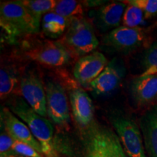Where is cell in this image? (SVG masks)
<instances>
[{"label": "cell", "instance_id": "cell-16", "mask_svg": "<svg viewBox=\"0 0 157 157\" xmlns=\"http://www.w3.org/2000/svg\"><path fill=\"white\" fill-rule=\"evenodd\" d=\"M140 124L145 149L149 157H157V103L143 113Z\"/></svg>", "mask_w": 157, "mask_h": 157}, {"label": "cell", "instance_id": "cell-20", "mask_svg": "<svg viewBox=\"0 0 157 157\" xmlns=\"http://www.w3.org/2000/svg\"><path fill=\"white\" fill-rule=\"evenodd\" d=\"M52 12L67 18H73L82 16L83 7L82 4L77 1L61 0L58 1V3Z\"/></svg>", "mask_w": 157, "mask_h": 157}, {"label": "cell", "instance_id": "cell-8", "mask_svg": "<svg viewBox=\"0 0 157 157\" xmlns=\"http://www.w3.org/2000/svg\"><path fill=\"white\" fill-rule=\"evenodd\" d=\"M25 56L44 66L59 67L69 62L71 52L60 42L46 41L27 51Z\"/></svg>", "mask_w": 157, "mask_h": 157}, {"label": "cell", "instance_id": "cell-23", "mask_svg": "<svg viewBox=\"0 0 157 157\" xmlns=\"http://www.w3.org/2000/svg\"><path fill=\"white\" fill-rule=\"evenodd\" d=\"M124 2L139 7L144 13L146 19L157 15V0H129Z\"/></svg>", "mask_w": 157, "mask_h": 157}, {"label": "cell", "instance_id": "cell-6", "mask_svg": "<svg viewBox=\"0 0 157 157\" xmlns=\"http://www.w3.org/2000/svg\"><path fill=\"white\" fill-rule=\"evenodd\" d=\"M48 116L60 127L67 126L70 121V110L67 95L58 82L48 81L45 85Z\"/></svg>", "mask_w": 157, "mask_h": 157}, {"label": "cell", "instance_id": "cell-9", "mask_svg": "<svg viewBox=\"0 0 157 157\" xmlns=\"http://www.w3.org/2000/svg\"><path fill=\"white\" fill-rule=\"evenodd\" d=\"M145 39L146 31L144 29L119 26L104 36L103 43L119 52H127L140 47Z\"/></svg>", "mask_w": 157, "mask_h": 157}, {"label": "cell", "instance_id": "cell-10", "mask_svg": "<svg viewBox=\"0 0 157 157\" xmlns=\"http://www.w3.org/2000/svg\"><path fill=\"white\" fill-rule=\"evenodd\" d=\"M108 65L103 54L93 52L82 56L76 63L74 68L75 79L83 87H87L98 77Z\"/></svg>", "mask_w": 157, "mask_h": 157}, {"label": "cell", "instance_id": "cell-5", "mask_svg": "<svg viewBox=\"0 0 157 157\" xmlns=\"http://www.w3.org/2000/svg\"><path fill=\"white\" fill-rule=\"evenodd\" d=\"M111 121L127 156L146 157L142 135L136 124L124 117H113Z\"/></svg>", "mask_w": 157, "mask_h": 157}, {"label": "cell", "instance_id": "cell-18", "mask_svg": "<svg viewBox=\"0 0 157 157\" xmlns=\"http://www.w3.org/2000/svg\"><path fill=\"white\" fill-rule=\"evenodd\" d=\"M18 85V77L12 68L2 67L0 71V97L5 99L13 93Z\"/></svg>", "mask_w": 157, "mask_h": 157}, {"label": "cell", "instance_id": "cell-19", "mask_svg": "<svg viewBox=\"0 0 157 157\" xmlns=\"http://www.w3.org/2000/svg\"><path fill=\"white\" fill-rule=\"evenodd\" d=\"M31 14L39 21L42 22V19L44 15L48 14L53 10L58 3L55 0H23L22 1Z\"/></svg>", "mask_w": 157, "mask_h": 157}, {"label": "cell", "instance_id": "cell-22", "mask_svg": "<svg viewBox=\"0 0 157 157\" xmlns=\"http://www.w3.org/2000/svg\"><path fill=\"white\" fill-rule=\"evenodd\" d=\"M142 63L143 73L141 75L157 74V42L146 51Z\"/></svg>", "mask_w": 157, "mask_h": 157}, {"label": "cell", "instance_id": "cell-4", "mask_svg": "<svg viewBox=\"0 0 157 157\" xmlns=\"http://www.w3.org/2000/svg\"><path fill=\"white\" fill-rule=\"evenodd\" d=\"M65 46L76 56H86L98 48L99 41L93 25L83 17H73L63 38Z\"/></svg>", "mask_w": 157, "mask_h": 157}, {"label": "cell", "instance_id": "cell-14", "mask_svg": "<svg viewBox=\"0 0 157 157\" xmlns=\"http://www.w3.org/2000/svg\"><path fill=\"white\" fill-rule=\"evenodd\" d=\"M131 95L135 103L146 106L157 101V74L140 75L130 83Z\"/></svg>", "mask_w": 157, "mask_h": 157}, {"label": "cell", "instance_id": "cell-1", "mask_svg": "<svg viewBox=\"0 0 157 157\" xmlns=\"http://www.w3.org/2000/svg\"><path fill=\"white\" fill-rule=\"evenodd\" d=\"M0 24L9 38L36 34L41 22L31 14L22 1L2 2L0 5Z\"/></svg>", "mask_w": 157, "mask_h": 157}, {"label": "cell", "instance_id": "cell-13", "mask_svg": "<svg viewBox=\"0 0 157 157\" xmlns=\"http://www.w3.org/2000/svg\"><path fill=\"white\" fill-rule=\"evenodd\" d=\"M124 73V67L117 58H113L90 87L97 95H106L119 87Z\"/></svg>", "mask_w": 157, "mask_h": 157}, {"label": "cell", "instance_id": "cell-21", "mask_svg": "<svg viewBox=\"0 0 157 157\" xmlns=\"http://www.w3.org/2000/svg\"><path fill=\"white\" fill-rule=\"evenodd\" d=\"M145 15L143 12L136 6L128 5L125 9L122 17L123 26L137 28L144 23Z\"/></svg>", "mask_w": 157, "mask_h": 157}, {"label": "cell", "instance_id": "cell-2", "mask_svg": "<svg viewBox=\"0 0 157 157\" xmlns=\"http://www.w3.org/2000/svg\"><path fill=\"white\" fill-rule=\"evenodd\" d=\"M11 111L24 121L40 143L45 157H56L54 146V129L52 123L38 114L23 98H17L10 105Z\"/></svg>", "mask_w": 157, "mask_h": 157}, {"label": "cell", "instance_id": "cell-24", "mask_svg": "<svg viewBox=\"0 0 157 157\" xmlns=\"http://www.w3.org/2000/svg\"><path fill=\"white\" fill-rule=\"evenodd\" d=\"M12 151L25 157H45L44 155L40 154L29 145L15 140L12 147Z\"/></svg>", "mask_w": 157, "mask_h": 157}, {"label": "cell", "instance_id": "cell-15", "mask_svg": "<svg viewBox=\"0 0 157 157\" xmlns=\"http://www.w3.org/2000/svg\"><path fill=\"white\" fill-rule=\"evenodd\" d=\"M127 3L115 2L105 5L95 12L93 21L96 26L101 31H107L119 27Z\"/></svg>", "mask_w": 157, "mask_h": 157}, {"label": "cell", "instance_id": "cell-17", "mask_svg": "<svg viewBox=\"0 0 157 157\" xmlns=\"http://www.w3.org/2000/svg\"><path fill=\"white\" fill-rule=\"evenodd\" d=\"M71 19L50 12L44 15L42 19L41 26L43 34L51 39L58 38L67 31Z\"/></svg>", "mask_w": 157, "mask_h": 157}, {"label": "cell", "instance_id": "cell-3", "mask_svg": "<svg viewBox=\"0 0 157 157\" xmlns=\"http://www.w3.org/2000/svg\"><path fill=\"white\" fill-rule=\"evenodd\" d=\"M85 157H129L116 132L95 121L85 129Z\"/></svg>", "mask_w": 157, "mask_h": 157}, {"label": "cell", "instance_id": "cell-12", "mask_svg": "<svg viewBox=\"0 0 157 157\" xmlns=\"http://www.w3.org/2000/svg\"><path fill=\"white\" fill-rule=\"evenodd\" d=\"M71 106L74 119L82 128H87L94 121V105L88 94L79 87L69 92Z\"/></svg>", "mask_w": 157, "mask_h": 157}, {"label": "cell", "instance_id": "cell-11", "mask_svg": "<svg viewBox=\"0 0 157 157\" xmlns=\"http://www.w3.org/2000/svg\"><path fill=\"white\" fill-rule=\"evenodd\" d=\"M1 121L3 122V126L6 131L14 140L29 145L43 154L40 143L35 138L29 127L15 117L7 108L4 107L2 109Z\"/></svg>", "mask_w": 157, "mask_h": 157}, {"label": "cell", "instance_id": "cell-25", "mask_svg": "<svg viewBox=\"0 0 157 157\" xmlns=\"http://www.w3.org/2000/svg\"><path fill=\"white\" fill-rule=\"evenodd\" d=\"M14 140V139L9 135V133L4 127V130L2 129L1 135H0V154L13 153L12 147Z\"/></svg>", "mask_w": 157, "mask_h": 157}, {"label": "cell", "instance_id": "cell-7", "mask_svg": "<svg viewBox=\"0 0 157 157\" xmlns=\"http://www.w3.org/2000/svg\"><path fill=\"white\" fill-rule=\"evenodd\" d=\"M20 87L23 98L32 109L42 117H47L46 92L39 74L33 70L25 71L21 76Z\"/></svg>", "mask_w": 157, "mask_h": 157}, {"label": "cell", "instance_id": "cell-26", "mask_svg": "<svg viewBox=\"0 0 157 157\" xmlns=\"http://www.w3.org/2000/svg\"><path fill=\"white\" fill-rule=\"evenodd\" d=\"M0 157H25L21 155H18L15 153H9V154H3L0 155Z\"/></svg>", "mask_w": 157, "mask_h": 157}]
</instances>
